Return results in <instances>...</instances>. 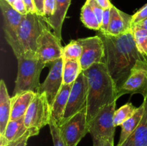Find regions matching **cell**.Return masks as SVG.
I'll list each match as a JSON object with an SVG mask.
<instances>
[{"mask_svg": "<svg viewBox=\"0 0 147 146\" xmlns=\"http://www.w3.org/2000/svg\"><path fill=\"white\" fill-rule=\"evenodd\" d=\"M116 102L104 106L96 117L88 123V133L93 137L103 138L114 141L116 126L114 114Z\"/></svg>", "mask_w": 147, "mask_h": 146, "instance_id": "8992f818", "label": "cell"}, {"mask_svg": "<svg viewBox=\"0 0 147 146\" xmlns=\"http://www.w3.org/2000/svg\"><path fill=\"white\" fill-rule=\"evenodd\" d=\"M6 1H7V2L9 3V4H10L11 5H12V4H14V2L16 1V0H6Z\"/></svg>", "mask_w": 147, "mask_h": 146, "instance_id": "ab89813d", "label": "cell"}, {"mask_svg": "<svg viewBox=\"0 0 147 146\" xmlns=\"http://www.w3.org/2000/svg\"><path fill=\"white\" fill-rule=\"evenodd\" d=\"M17 60L18 71L13 95L27 91L37 92L40 86V74L47 64L38 57H20Z\"/></svg>", "mask_w": 147, "mask_h": 146, "instance_id": "277c9868", "label": "cell"}, {"mask_svg": "<svg viewBox=\"0 0 147 146\" xmlns=\"http://www.w3.org/2000/svg\"><path fill=\"white\" fill-rule=\"evenodd\" d=\"M39 133H40V131H38V130H34V129H28L27 133L22 136L20 141L19 142V143L16 146H27L29 138L30 137H32V136L37 135Z\"/></svg>", "mask_w": 147, "mask_h": 146, "instance_id": "1f68e13d", "label": "cell"}, {"mask_svg": "<svg viewBox=\"0 0 147 146\" xmlns=\"http://www.w3.org/2000/svg\"><path fill=\"white\" fill-rule=\"evenodd\" d=\"M111 19V9H106L103 11V18H102L101 24H100V28L98 31L104 34H107L109 30V24H110Z\"/></svg>", "mask_w": 147, "mask_h": 146, "instance_id": "f1b7e54d", "label": "cell"}, {"mask_svg": "<svg viewBox=\"0 0 147 146\" xmlns=\"http://www.w3.org/2000/svg\"><path fill=\"white\" fill-rule=\"evenodd\" d=\"M136 109L137 107H135L131 102H128L116 110L114 114L115 126L117 127L121 125L125 121L133 116Z\"/></svg>", "mask_w": 147, "mask_h": 146, "instance_id": "cb8c5ba5", "label": "cell"}, {"mask_svg": "<svg viewBox=\"0 0 147 146\" xmlns=\"http://www.w3.org/2000/svg\"><path fill=\"white\" fill-rule=\"evenodd\" d=\"M80 19H81L83 24L87 28L90 29L97 30V31L100 30V24L98 21L96 14L93 12V9L90 7V4L87 0L81 9Z\"/></svg>", "mask_w": 147, "mask_h": 146, "instance_id": "603a6c76", "label": "cell"}, {"mask_svg": "<svg viewBox=\"0 0 147 146\" xmlns=\"http://www.w3.org/2000/svg\"><path fill=\"white\" fill-rule=\"evenodd\" d=\"M83 52V48L79 42L72 40L68 44L63 47V60H80Z\"/></svg>", "mask_w": 147, "mask_h": 146, "instance_id": "484cf974", "label": "cell"}, {"mask_svg": "<svg viewBox=\"0 0 147 146\" xmlns=\"http://www.w3.org/2000/svg\"><path fill=\"white\" fill-rule=\"evenodd\" d=\"M78 41L83 48L80 59L83 71L96 63H105V44L98 34L93 37L78 39Z\"/></svg>", "mask_w": 147, "mask_h": 146, "instance_id": "9c48e42d", "label": "cell"}, {"mask_svg": "<svg viewBox=\"0 0 147 146\" xmlns=\"http://www.w3.org/2000/svg\"><path fill=\"white\" fill-rule=\"evenodd\" d=\"M52 117V107L44 93H36L24 116V125L27 129L40 131L49 125Z\"/></svg>", "mask_w": 147, "mask_h": 146, "instance_id": "5b68a950", "label": "cell"}, {"mask_svg": "<svg viewBox=\"0 0 147 146\" xmlns=\"http://www.w3.org/2000/svg\"><path fill=\"white\" fill-rule=\"evenodd\" d=\"M11 97L3 80L0 82V135H3L10 120Z\"/></svg>", "mask_w": 147, "mask_h": 146, "instance_id": "d6986e66", "label": "cell"}, {"mask_svg": "<svg viewBox=\"0 0 147 146\" xmlns=\"http://www.w3.org/2000/svg\"><path fill=\"white\" fill-rule=\"evenodd\" d=\"M88 1L90 4V7H92L93 10V12L95 13L96 14V17H97V19L98 21L99 24H101L102 21V18H103V11H104V9L101 8L97 3L96 2L95 0H87Z\"/></svg>", "mask_w": 147, "mask_h": 146, "instance_id": "4dcf8cb0", "label": "cell"}, {"mask_svg": "<svg viewBox=\"0 0 147 146\" xmlns=\"http://www.w3.org/2000/svg\"><path fill=\"white\" fill-rule=\"evenodd\" d=\"M95 1L104 10L111 9L112 7L113 6L112 3L111 2L110 0H95Z\"/></svg>", "mask_w": 147, "mask_h": 146, "instance_id": "d590c367", "label": "cell"}, {"mask_svg": "<svg viewBox=\"0 0 147 146\" xmlns=\"http://www.w3.org/2000/svg\"><path fill=\"white\" fill-rule=\"evenodd\" d=\"M87 104L88 80L83 72H82L72 86L62 123L77 114L83 109L87 108Z\"/></svg>", "mask_w": 147, "mask_h": 146, "instance_id": "ba28073f", "label": "cell"}, {"mask_svg": "<svg viewBox=\"0 0 147 146\" xmlns=\"http://www.w3.org/2000/svg\"><path fill=\"white\" fill-rule=\"evenodd\" d=\"M11 6H12L18 12L23 14V15H25V14H27V13H28L27 7H26V5L23 0H16L14 2V4Z\"/></svg>", "mask_w": 147, "mask_h": 146, "instance_id": "d6a6232c", "label": "cell"}, {"mask_svg": "<svg viewBox=\"0 0 147 146\" xmlns=\"http://www.w3.org/2000/svg\"><path fill=\"white\" fill-rule=\"evenodd\" d=\"M125 94L147 95V62H140L131 70L127 80L118 92V98Z\"/></svg>", "mask_w": 147, "mask_h": 146, "instance_id": "7c38bea8", "label": "cell"}, {"mask_svg": "<svg viewBox=\"0 0 147 146\" xmlns=\"http://www.w3.org/2000/svg\"><path fill=\"white\" fill-rule=\"evenodd\" d=\"M71 0H55L54 13L47 19L49 24L56 36L62 40V28Z\"/></svg>", "mask_w": 147, "mask_h": 146, "instance_id": "2e32d148", "label": "cell"}, {"mask_svg": "<svg viewBox=\"0 0 147 146\" xmlns=\"http://www.w3.org/2000/svg\"><path fill=\"white\" fill-rule=\"evenodd\" d=\"M58 126L66 145L77 146L88 133L87 108L83 109Z\"/></svg>", "mask_w": 147, "mask_h": 146, "instance_id": "52a82bcc", "label": "cell"}, {"mask_svg": "<svg viewBox=\"0 0 147 146\" xmlns=\"http://www.w3.org/2000/svg\"><path fill=\"white\" fill-rule=\"evenodd\" d=\"M28 129L24 125V117L18 120H9L3 136L8 143L16 141L21 138L27 132Z\"/></svg>", "mask_w": 147, "mask_h": 146, "instance_id": "44dd1931", "label": "cell"}, {"mask_svg": "<svg viewBox=\"0 0 147 146\" xmlns=\"http://www.w3.org/2000/svg\"><path fill=\"white\" fill-rule=\"evenodd\" d=\"M48 125L50 127V134H51L52 138H53L54 146H67L65 141L63 140L61 135H60L59 126L57 125L56 122L55 121L53 116L50 119V123H49Z\"/></svg>", "mask_w": 147, "mask_h": 146, "instance_id": "4316f807", "label": "cell"}, {"mask_svg": "<svg viewBox=\"0 0 147 146\" xmlns=\"http://www.w3.org/2000/svg\"><path fill=\"white\" fill-rule=\"evenodd\" d=\"M98 34L104 42L105 64L119 92L135 65L140 62H147V56L138 50L132 29L119 36L100 31Z\"/></svg>", "mask_w": 147, "mask_h": 146, "instance_id": "6da1fadb", "label": "cell"}, {"mask_svg": "<svg viewBox=\"0 0 147 146\" xmlns=\"http://www.w3.org/2000/svg\"><path fill=\"white\" fill-rule=\"evenodd\" d=\"M88 80V123L104 106L118 100V90L105 63H96L83 71Z\"/></svg>", "mask_w": 147, "mask_h": 146, "instance_id": "7a4b0ae2", "label": "cell"}, {"mask_svg": "<svg viewBox=\"0 0 147 146\" xmlns=\"http://www.w3.org/2000/svg\"><path fill=\"white\" fill-rule=\"evenodd\" d=\"M147 18V4L139 9L134 15H132V27L141 22Z\"/></svg>", "mask_w": 147, "mask_h": 146, "instance_id": "83f0119b", "label": "cell"}, {"mask_svg": "<svg viewBox=\"0 0 147 146\" xmlns=\"http://www.w3.org/2000/svg\"><path fill=\"white\" fill-rule=\"evenodd\" d=\"M22 137H21V138H22ZM21 138L19 139L18 140H16V141L10 142V143H7V144H6V145H0V146H16L17 144H18L19 142L20 141Z\"/></svg>", "mask_w": 147, "mask_h": 146, "instance_id": "f35d334b", "label": "cell"}, {"mask_svg": "<svg viewBox=\"0 0 147 146\" xmlns=\"http://www.w3.org/2000/svg\"><path fill=\"white\" fill-rule=\"evenodd\" d=\"M3 17V29L6 40L11 47L16 41L17 33L24 15L20 14L6 0H0Z\"/></svg>", "mask_w": 147, "mask_h": 146, "instance_id": "4fadbf2b", "label": "cell"}, {"mask_svg": "<svg viewBox=\"0 0 147 146\" xmlns=\"http://www.w3.org/2000/svg\"><path fill=\"white\" fill-rule=\"evenodd\" d=\"M55 5V0H44V17L48 19L53 14Z\"/></svg>", "mask_w": 147, "mask_h": 146, "instance_id": "f546056e", "label": "cell"}, {"mask_svg": "<svg viewBox=\"0 0 147 146\" xmlns=\"http://www.w3.org/2000/svg\"><path fill=\"white\" fill-rule=\"evenodd\" d=\"M144 111V102H142V104L139 107H137L133 116H131L130 118L128 119L121 125V132L119 143L116 146H120L121 145L123 144L125 140L136 130L143 117Z\"/></svg>", "mask_w": 147, "mask_h": 146, "instance_id": "ffe728a7", "label": "cell"}, {"mask_svg": "<svg viewBox=\"0 0 147 146\" xmlns=\"http://www.w3.org/2000/svg\"><path fill=\"white\" fill-rule=\"evenodd\" d=\"M51 27L43 16L37 13L25 14L17 33L16 41L11 48L18 57H38L39 40L45 29Z\"/></svg>", "mask_w": 147, "mask_h": 146, "instance_id": "3957f363", "label": "cell"}, {"mask_svg": "<svg viewBox=\"0 0 147 146\" xmlns=\"http://www.w3.org/2000/svg\"><path fill=\"white\" fill-rule=\"evenodd\" d=\"M132 16L123 12L114 5L111 9V19L108 34L119 36L131 30ZM104 34V33H103Z\"/></svg>", "mask_w": 147, "mask_h": 146, "instance_id": "5bb4252c", "label": "cell"}, {"mask_svg": "<svg viewBox=\"0 0 147 146\" xmlns=\"http://www.w3.org/2000/svg\"><path fill=\"white\" fill-rule=\"evenodd\" d=\"M25 4L26 7H27V9L28 12H32V13H37L36 12V9L34 7V1L33 0H23Z\"/></svg>", "mask_w": 147, "mask_h": 146, "instance_id": "8d00e7d4", "label": "cell"}, {"mask_svg": "<svg viewBox=\"0 0 147 146\" xmlns=\"http://www.w3.org/2000/svg\"><path fill=\"white\" fill-rule=\"evenodd\" d=\"M36 93L32 91L24 92L11 97L10 120H18L24 117L30 103L35 97Z\"/></svg>", "mask_w": 147, "mask_h": 146, "instance_id": "9a60e30c", "label": "cell"}, {"mask_svg": "<svg viewBox=\"0 0 147 146\" xmlns=\"http://www.w3.org/2000/svg\"><path fill=\"white\" fill-rule=\"evenodd\" d=\"M73 84H63L52 105V116L57 125H60L63 122Z\"/></svg>", "mask_w": 147, "mask_h": 146, "instance_id": "ac0fdd59", "label": "cell"}, {"mask_svg": "<svg viewBox=\"0 0 147 146\" xmlns=\"http://www.w3.org/2000/svg\"><path fill=\"white\" fill-rule=\"evenodd\" d=\"M33 1L37 14L44 17V0H33Z\"/></svg>", "mask_w": 147, "mask_h": 146, "instance_id": "e575fe53", "label": "cell"}, {"mask_svg": "<svg viewBox=\"0 0 147 146\" xmlns=\"http://www.w3.org/2000/svg\"><path fill=\"white\" fill-rule=\"evenodd\" d=\"M144 111L139 125L120 146H147V95L144 97Z\"/></svg>", "mask_w": 147, "mask_h": 146, "instance_id": "e0dca14e", "label": "cell"}, {"mask_svg": "<svg viewBox=\"0 0 147 146\" xmlns=\"http://www.w3.org/2000/svg\"><path fill=\"white\" fill-rule=\"evenodd\" d=\"M51 27L44 30L39 40L37 57L48 65L50 63L63 57V47L61 45V40L52 32Z\"/></svg>", "mask_w": 147, "mask_h": 146, "instance_id": "8fae6325", "label": "cell"}, {"mask_svg": "<svg viewBox=\"0 0 147 146\" xmlns=\"http://www.w3.org/2000/svg\"><path fill=\"white\" fill-rule=\"evenodd\" d=\"M82 72L80 60H63V84H73Z\"/></svg>", "mask_w": 147, "mask_h": 146, "instance_id": "7402d4cb", "label": "cell"}, {"mask_svg": "<svg viewBox=\"0 0 147 146\" xmlns=\"http://www.w3.org/2000/svg\"><path fill=\"white\" fill-rule=\"evenodd\" d=\"M50 72L43 83L40 84L37 92L44 93L49 104L53 105L63 84V58H59L48 64Z\"/></svg>", "mask_w": 147, "mask_h": 146, "instance_id": "30bf717a", "label": "cell"}, {"mask_svg": "<svg viewBox=\"0 0 147 146\" xmlns=\"http://www.w3.org/2000/svg\"><path fill=\"white\" fill-rule=\"evenodd\" d=\"M131 29L138 50L147 56V30L138 26H134Z\"/></svg>", "mask_w": 147, "mask_h": 146, "instance_id": "d4e9b609", "label": "cell"}, {"mask_svg": "<svg viewBox=\"0 0 147 146\" xmlns=\"http://www.w3.org/2000/svg\"><path fill=\"white\" fill-rule=\"evenodd\" d=\"M134 26H138V27H142V28L145 29L147 30V18L146 19H144V20H143L142 21H141V22L138 23L137 24H136V25H134Z\"/></svg>", "mask_w": 147, "mask_h": 146, "instance_id": "74e56055", "label": "cell"}, {"mask_svg": "<svg viewBox=\"0 0 147 146\" xmlns=\"http://www.w3.org/2000/svg\"><path fill=\"white\" fill-rule=\"evenodd\" d=\"M93 146H114V141L103 138L93 137Z\"/></svg>", "mask_w": 147, "mask_h": 146, "instance_id": "836d02e7", "label": "cell"}]
</instances>
